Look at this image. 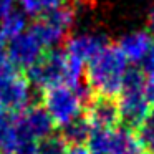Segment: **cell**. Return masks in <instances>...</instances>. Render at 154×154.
<instances>
[{
	"label": "cell",
	"mask_w": 154,
	"mask_h": 154,
	"mask_svg": "<svg viewBox=\"0 0 154 154\" xmlns=\"http://www.w3.org/2000/svg\"><path fill=\"white\" fill-rule=\"evenodd\" d=\"M45 53L42 43L33 37L30 30L15 37L5 48V58L17 70H28L33 63H37Z\"/></svg>",
	"instance_id": "obj_8"
},
{
	"label": "cell",
	"mask_w": 154,
	"mask_h": 154,
	"mask_svg": "<svg viewBox=\"0 0 154 154\" xmlns=\"http://www.w3.org/2000/svg\"><path fill=\"white\" fill-rule=\"evenodd\" d=\"M15 2L17 0H0V20L4 17H7L12 10H15Z\"/></svg>",
	"instance_id": "obj_19"
},
{
	"label": "cell",
	"mask_w": 154,
	"mask_h": 154,
	"mask_svg": "<svg viewBox=\"0 0 154 154\" xmlns=\"http://www.w3.org/2000/svg\"><path fill=\"white\" fill-rule=\"evenodd\" d=\"M106 45H108V42L103 35L86 32V33H78V35L66 38L65 51H66L68 57L75 58V60L81 61V63H88Z\"/></svg>",
	"instance_id": "obj_11"
},
{
	"label": "cell",
	"mask_w": 154,
	"mask_h": 154,
	"mask_svg": "<svg viewBox=\"0 0 154 154\" xmlns=\"http://www.w3.org/2000/svg\"><path fill=\"white\" fill-rule=\"evenodd\" d=\"M116 100L124 126L137 128L152 109L146 96V75L143 70L139 68L128 70Z\"/></svg>",
	"instance_id": "obj_2"
},
{
	"label": "cell",
	"mask_w": 154,
	"mask_h": 154,
	"mask_svg": "<svg viewBox=\"0 0 154 154\" xmlns=\"http://www.w3.org/2000/svg\"><path fill=\"white\" fill-rule=\"evenodd\" d=\"M25 17L40 18L61 5V0H17Z\"/></svg>",
	"instance_id": "obj_15"
},
{
	"label": "cell",
	"mask_w": 154,
	"mask_h": 154,
	"mask_svg": "<svg viewBox=\"0 0 154 154\" xmlns=\"http://www.w3.org/2000/svg\"><path fill=\"white\" fill-rule=\"evenodd\" d=\"M43 108L51 116L55 126L61 128L81 116L83 101L71 86L58 85L43 91Z\"/></svg>",
	"instance_id": "obj_6"
},
{
	"label": "cell",
	"mask_w": 154,
	"mask_h": 154,
	"mask_svg": "<svg viewBox=\"0 0 154 154\" xmlns=\"http://www.w3.org/2000/svg\"><path fill=\"white\" fill-rule=\"evenodd\" d=\"M146 75V96L149 100L151 106H154V71H149Z\"/></svg>",
	"instance_id": "obj_18"
},
{
	"label": "cell",
	"mask_w": 154,
	"mask_h": 154,
	"mask_svg": "<svg viewBox=\"0 0 154 154\" xmlns=\"http://www.w3.org/2000/svg\"><path fill=\"white\" fill-rule=\"evenodd\" d=\"M63 154H91V152L85 146H68Z\"/></svg>",
	"instance_id": "obj_21"
},
{
	"label": "cell",
	"mask_w": 154,
	"mask_h": 154,
	"mask_svg": "<svg viewBox=\"0 0 154 154\" xmlns=\"http://www.w3.org/2000/svg\"><path fill=\"white\" fill-rule=\"evenodd\" d=\"M147 30H149L151 33H154V5L149 8V12H147Z\"/></svg>",
	"instance_id": "obj_23"
},
{
	"label": "cell",
	"mask_w": 154,
	"mask_h": 154,
	"mask_svg": "<svg viewBox=\"0 0 154 154\" xmlns=\"http://www.w3.org/2000/svg\"><path fill=\"white\" fill-rule=\"evenodd\" d=\"M152 45L154 40H152V33L149 30L131 32V33L123 35L118 42V47L121 48V51L128 58V61H133V63H143V60L149 53Z\"/></svg>",
	"instance_id": "obj_12"
},
{
	"label": "cell",
	"mask_w": 154,
	"mask_h": 154,
	"mask_svg": "<svg viewBox=\"0 0 154 154\" xmlns=\"http://www.w3.org/2000/svg\"><path fill=\"white\" fill-rule=\"evenodd\" d=\"M137 141L141 144V149L146 154H154V109L143 119V123L137 126Z\"/></svg>",
	"instance_id": "obj_16"
},
{
	"label": "cell",
	"mask_w": 154,
	"mask_h": 154,
	"mask_svg": "<svg viewBox=\"0 0 154 154\" xmlns=\"http://www.w3.org/2000/svg\"><path fill=\"white\" fill-rule=\"evenodd\" d=\"M17 118L22 129L35 141H40L53 134L55 123L48 114V111L43 108V104H30L23 111L17 113Z\"/></svg>",
	"instance_id": "obj_10"
},
{
	"label": "cell",
	"mask_w": 154,
	"mask_h": 154,
	"mask_svg": "<svg viewBox=\"0 0 154 154\" xmlns=\"http://www.w3.org/2000/svg\"><path fill=\"white\" fill-rule=\"evenodd\" d=\"M75 20H76V8L61 4L51 12H48L47 15L35 18L30 32L45 50L55 48L66 38V35L75 25Z\"/></svg>",
	"instance_id": "obj_4"
},
{
	"label": "cell",
	"mask_w": 154,
	"mask_h": 154,
	"mask_svg": "<svg viewBox=\"0 0 154 154\" xmlns=\"http://www.w3.org/2000/svg\"><path fill=\"white\" fill-rule=\"evenodd\" d=\"M27 28V17L23 12L12 10L0 20V57H5V48L15 37L22 35Z\"/></svg>",
	"instance_id": "obj_13"
},
{
	"label": "cell",
	"mask_w": 154,
	"mask_h": 154,
	"mask_svg": "<svg viewBox=\"0 0 154 154\" xmlns=\"http://www.w3.org/2000/svg\"><path fill=\"white\" fill-rule=\"evenodd\" d=\"M7 113H8V111H7V109H4V108L0 106V119H4V118H5V116H7Z\"/></svg>",
	"instance_id": "obj_24"
},
{
	"label": "cell",
	"mask_w": 154,
	"mask_h": 154,
	"mask_svg": "<svg viewBox=\"0 0 154 154\" xmlns=\"http://www.w3.org/2000/svg\"><path fill=\"white\" fill-rule=\"evenodd\" d=\"M14 68H15V66L7 60V58H5V57H0V78L4 76V75L7 73V71L14 70Z\"/></svg>",
	"instance_id": "obj_22"
},
{
	"label": "cell",
	"mask_w": 154,
	"mask_h": 154,
	"mask_svg": "<svg viewBox=\"0 0 154 154\" xmlns=\"http://www.w3.org/2000/svg\"><path fill=\"white\" fill-rule=\"evenodd\" d=\"M68 144L61 134H50L37 143V154H63Z\"/></svg>",
	"instance_id": "obj_17"
},
{
	"label": "cell",
	"mask_w": 154,
	"mask_h": 154,
	"mask_svg": "<svg viewBox=\"0 0 154 154\" xmlns=\"http://www.w3.org/2000/svg\"><path fill=\"white\" fill-rule=\"evenodd\" d=\"M86 144L91 154H143L137 136L128 126L93 129Z\"/></svg>",
	"instance_id": "obj_5"
},
{
	"label": "cell",
	"mask_w": 154,
	"mask_h": 154,
	"mask_svg": "<svg viewBox=\"0 0 154 154\" xmlns=\"http://www.w3.org/2000/svg\"><path fill=\"white\" fill-rule=\"evenodd\" d=\"M91 131H93V128H91L90 121L86 119V116H78L68 124L61 126L60 134L66 141L68 146H83L90 139Z\"/></svg>",
	"instance_id": "obj_14"
},
{
	"label": "cell",
	"mask_w": 154,
	"mask_h": 154,
	"mask_svg": "<svg viewBox=\"0 0 154 154\" xmlns=\"http://www.w3.org/2000/svg\"><path fill=\"white\" fill-rule=\"evenodd\" d=\"M86 119L90 121L93 129H111L116 128L121 121L119 106L116 98L98 96L94 94L93 100L86 106Z\"/></svg>",
	"instance_id": "obj_9"
},
{
	"label": "cell",
	"mask_w": 154,
	"mask_h": 154,
	"mask_svg": "<svg viewBox=\"0 0 154 154\" xmlns=\"http://www.w3.org/2000/svg\"><path fill=\"white\" fill-rule=\"evenodd\" d=\"M143 71L144 73H149V71H154V45L149 50V53L146 55V58L143 60Z\"/></svg>",
	"instance_id": "obj_20"
},
{
	"label": "cell",
	"mask_w": 154,
	"mask_h": 154,
	"mask_svg": "<svg viewBox=\"0 0 154 154\" xmlns=\"http://www.w3.org/2000/svg\"><path fill=\"white\" fill-rule=\"evenodd\" d=\"M32 85L20 70L7 71L0 78V106L8 113H20L30 106Z\"/></svg>",
	"instance_id": "obj_7"
},
{
	"label": "cell",
	"mask_w": 154,
	"mask_h": 154,
	"mask_svg": "<svg viewBox=\"0 0 154 154\" xmlns=\"http://www.w3.org/2000/svg\"><path fill=\"white\" fill-rule=\"evenodd\" d=\"M128 58L118 45L108 43L86 66V83L98 96L118 98L128 73Z\"/></svg>",
	"instance_id": "obj_1"
},
{
	"label": "cell",
	"mask_w": 154,
	"mask_h": 154,
	"mask_svg": "<svg viewBox=\"0 0 154 154\" xmlns=\"http://www.w3.org/2000/svg\"><path fill=\"white\" fill-rule=\"evenodd\" d=\"M70 66L71 60L66 51L50 50L48 53H43V57L27 70V80L30 81L32 86L42 91L58 85L70 86Z\"/></svg>",
	"instance_id": "obj_3"
}]
</instances>
